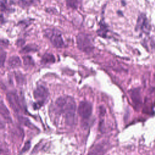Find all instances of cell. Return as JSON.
Listing matches in <instances>:
<instances>
[{"mask_svg":"<svg viewBox=\"0 0 155 155\" xmlns=\"http://www.w3.org/2000/svg\"><path fill=\"white\" fill-rule=\"evenodd\" d=\"M56 111L64 114L65 123L70 126L75 122L76 103L74 99L70 96H62L55 102Z\"/></svg>","mask_w":155,"mask_h":155,"instance_id":"1","label":"cell"},{"mask_svg":"<svg viewBox=\"0 0 155 155\" xmlns=\"http://www.w3.org/2000/svg\"><path fill=\"white\" fill-rule=\"evenodd\" d=\"M76 42L79 49L85 53H90L94 48L92 39L87 34L79 33L77 36Z\"/></svg>","mask_w":155,"mask_h":155,"instance_id":"2","label":"cell"},{"mask_svg":"<svg viewBox=\"0 0 155 155\" xmlns=\"http://www.w3.org/2000/svg\"><path fill=\"white\" fill-rule=\"evenodd\" d=\"M45 35L50 39L51 44L56 48H61L64 45V42L61 34L55 29H47L44 31Z\"/></svg>","mask_w":155,"mask_h":155,"instance_id":"3","label":"cell"},{"mask_svg":"<svg viewBox=\"0 0 155 155\" xmlns=\"http://www.w3.org/2000/svg\"><path fill=\"white\" fill-rule=\"evenodd\" d=\"M7 99L10 107L15 112L19 113L22 110V104L21 103L19 97L16 91H12L8 93L7 94Z\"/></svg>","mask_w":155,"mask_h":155,"instance_id":"4","label":"cell"},{"mask_svg":"<svg viewBox=\"0 0 155 155\" xmlns=\"http://www.w3.org/2000/svg\"><path fill=\"white\" fill-rule=\"evenodd\" d=\"M78 114L84 119H88L92 113V105L87 101H82L79 103L78 108Z\"/></svg>","mask_w":155,"mask_h":155,"instance_id":"5","label":"cell"},{"mask_svg":"<svg viewBox=\"0 0 155 155\" xmlns=\"http://www.w3.org/2000/svg\"><path fill=\"white\" fill-rule=\"evenodd\" d=\"M48 94V92L47 89L43 85H39L33 91V95L35 98L38 101V104L39 107L43 104V102L45 101Z\"/></svg>","mask_w":155,"mask_h":155,"instance_id":"6","label":"cell"},{"mask_svg":"<svg viewBox=\"0 0 155 155\" xmlns=\"http://www.w3.org/2000/svg\"><path fill=\"white\" fill-rule=\"evenodd\" d=\"M136 30L143 31L144 33H148L149 31L150 25L145 15L141 14L138 17L136 26Z\"/></svg>","mask_w":155,"mask_h":155,"instance_id":"7","label":"cell"},{"mask_svg":"<svg viewBox=\"0 0 155 155\" xmlns=\"http://www.w3.org/2000/svg\"><path fill=\"white\" fill-rule=\"evenodd\" d=\"M131 98L136 107H139L141 104V97L138 89L133 90L131 93Z\"/></svg>","mask_w":155,"mask_h":155,"instance_id":"8","label":"cell"},{"mask_svg":"<svg viewBox=\"0 0 155 155\" xmlns=\"http://www.w3.org/2000/svg\"><path fill=\"white\" fill-rule=\"evenodd\" d=\"M21 61L19 58L17 56H13L10 57L8 61V65L11 68H16L20 66Z\"/></svg>","mask_w":155,"mask_h":155,"instance_id":"9","label":"cell"},{"mask_svg":"<svg viewBox=\"0 0 155 155\" xmlns=\"http://www.w3.org/2000/svg\"><path fill=\"white\" fill-rule=\"evenodd\" d=\"M1 114L5 120L8 122H11L12 119L10 117V113L8 109L7 108L6 106L4 104L2 101H1Z\"/></svg>","mask_w":155,"mask_h":155,"instance_id":"10","label":"cell"},{"mask_svg":"<svg viewBox=\"0 0 155 155\" xmlns=\"http://www.w3.org/2000/svg\"><path fill=\"white\" fill-rule=\"evenodd\" d=\"M55 62V58L54 56L51 53H45L42 57L41 59V63L42 64H51Z\"/></svg>","mask_w":155,"mask_h":155,"instance_id":"11","label":"cell"},{"mask_svg":"<svg viewBox=\"0 0 155 155\" xmlns=\"http://www.w3.org/2000/svg\"><path fill=\"white\" fill-rule=\"evenodd\" d=\"M38 0H18V5L22 7H28L31 5H35Z\"/></svg>","mask_w":155,"mask_h":155,"instance_id":"12","label":"cell"},{"mask_svg":"<svg viewBox=\"0 0 155 155\" xmlns=\"http://www.w3.org/2000/svg\"><path fill=\"white\" fill-rule=\"evenodd\" d=\"M11 3L7 1V0L1 1V11L2 12H10Z\"/></svg>","mask_w":155,"mask_h":155,"instance_id":"13","label":"cell"},{"mask_svg":"<svg viewBox=\"0 0 155 155\" xmlns=\"http://www.w3.org/2000/svg\"><path fill=\"white\" fill-rule=\"evenodd\" d=\"M36 50H37V48L35 45H28L25 46V47H24L21 50V52L27 53H29V52H31V51H36Z\"/></svg>","mask_w":155,"mask_h":155,"instance_id":"14","label":"cell"},{"mask_svg":"<svg viewBox=\"0 0 155 155\" xmlns=\"http://www.w3.org/2000/svg\"><path fill=\"white\" fill-rule=\"evenodd\" d=\"M24 63L25 65L27 66H33L35 64L34 61L33 60L32 58L30 56H25L23 57Z\"/></svg>","mask_w":155,"mask_h":155,"instance_id":"15","label":"cell"},{"mask_svg":"<svg viewBox=\"0 0 155 155\" xmlns=\"http://www.w3.org/2000/svg\"><path fill=\"white\" fill-rule=\"evenodd\" d=\"M78 5V0H67V5L72 8H76Z\"/></svg>","mask_w":155,"mask_h":155,"instance_id":"16","label":"cell"},{"mask_svg":"<svg viewBox=\"0 0 155 155\" xmlns=\"http://www.w3.org/2000/svg\"><path fill=\"white\" fill-rule=\"evenodd\" d=\"M18 120L23 125H25L27 127H30L31 125V123H30V120L28 119H27L24 117H22L21 116H18Z\"/></svg>","mask_w":155,"mask_h":155,"instance_id":"17","label":"cell"},{"mask_svg":"<svg viewBox=\"0 0 155 155\" xmlns=\"http://www.w3.org/2000/svg\"><path fill=\"white\" fill-rule=\"evenodd\" d=\"M30 147V142L29 141L25 143V145L24 147H23V148L22 149V151L21 153H23V152H25L27 151Z\"/></svg>","mask_w":155,"mask_h":155,"instance_id":"18","label":"cell"},{"mask_svg":"<svg viewBox=\"0 0 155 155\" xmlns=\"http://www.w3.org/2000/svg\"><path fill=\"white\" fill-rule=\"evenodd\" d=\"M5 59V53L4 51H3L2 50H1V66H3L4 61Z\"/></svg>","mask_w":155,"mask_h":155,"instance_id":"19","label":"cell"},{"mask_svg":"<svg viewBox=\"0 0 155 155\" xmlns=\"http://www.w3.org/2000/svg\"><path fill=\"white\" fill-rule=\"evenodd\" d=\"M154 79H155V73H154Z\"/></svg>","mask_w":155,"mask_h":155,"instance_id":"20","label":"cell"}]
</instances>
